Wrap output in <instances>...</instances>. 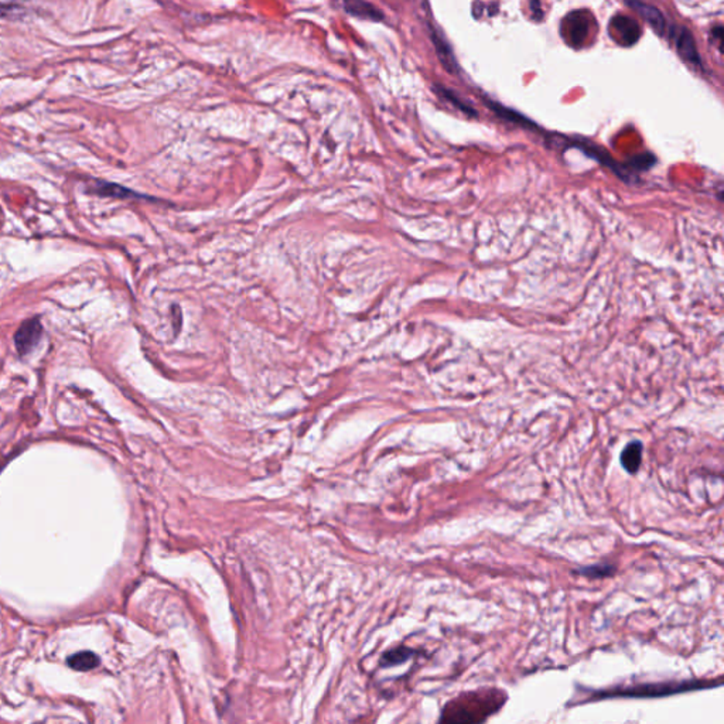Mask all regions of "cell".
<instances>
[{"label":"cell","mask_w":724,"mask_h":724,"mask_svg":"<svg viewBox=\"0 0 724 724\" xmlns=\"http://www.w3.org/2000/svg\"><path fill=\"white\" fill-rule=\"evenodd\" d=\"M655 164V157L651 155V153H644V155H640L637 157H634L630 163H626V168H629V172L633 174V172H642V170H646V168H649L651 166Z\"/></svg>","instance_id":"16"},{"label":"cell","mask_w":724,"mask_h":724,"mask_svg":"<svg viewBox=\"0 0 724 724\" xmlns=\"http://www.w3.org/2000/svg\"><path fill=\"white\" fill-rule=\"evenodd\" d=\"M670 34L675 40V44H677V50L681 57L696 67H702V58L697 52L696 41L692 32L688 30L685 26H675L672 27Z\"/></svg>","instance_id":"3"},{"label":"cell","mask_w":724,"mask_h":724,"mask_svg":"<svg viewBox=\"0 0 724 724\" xmlns=\"http://www.w3.org/2000/svg\"><path fill=\"white\" fill-rule=\"evenodd\" d=\"M577 574H582L585 577H590V578H602V577H609L614 573V566L611 565H594V566H587V567H583V569H578L576 570Z\"/></svg>","instance_id":"15"},{"label":"cell","mask_w":724,"mask_h":724,"mask_svg":"<svg viewBox=\"0 0 724 724\" xmlns=\"http://www.w3.org/2000/svg\"><path fill=\"white\" fill-rule=\"evenodd\" d=\"M626 6H630L638 14H641L646 20L651 29H653L658 36H664L666 33V20L658 8L653 5H648V3H642V2H626Z\"/></svg>","instance_id":"7"},{"label":"cell","mask_w":724,"mask_h":724,"mask_svg":"<svg viewBox=\"0 0 724 724\" xmlns=\"http://www.w3.org/2000/svg\"><path fill=\"white\" fill-rule=\"evenodd\" d=\"M429 26V33H430V40L434 45V50H436L438 56H439V60L440 63L443 64V67L446 68V71H449L450 74H458V64H457V60L454 57V53L451 50L450 44L447 43V40L444 38L443 33L439 32V29H436L433 26V24L429 21L427 23Z\"/></svg>","instance_id":"4"},{"label":"cell","mask_w":724,"mask_h":724,"mask_svg":"<svg viewBox=\"0 0 724 724\" xmlns=\"http://www.w3.org/2000/svg\"><path fill=\"white\" fill-rule=\"evenodd\" d=\"M611 27L614 33L618 36L617 41L626 47L635 44L638 38L641 37L640 24L629 16H624V14L614 16L611 20Z\"/></svg>","instance_id":"6"},{"label":"cell","mask_w":724,"mask_h":724,"mask_svg":"<svg viewBox=\"0 0 724 724\" xmlns=\"http://www.w3.org/2000/svg\"><path fill=\"white\" fill-rule=\"evenodd\" d=\"M486 105H488V106L495 112L497 116H499L501 119L506 120V122L515 124V125H518V126H522V128H525V129H530V131L536 128L535 124L532 122V120L528 119L526 116H523V115H521V113H518V112H515V111H512V109H508L506 106H502V105L498 104V102H494V101H490V100L486 98Z\"/></svg>","instance_id":"8"},{"label":"cell","mask_w":724,"mask_h":724,"mask_svg":"<svg viewBox=\"0 0 724 724\" xmlns=\"http://www.w3.org/2000/svg\"><path fill=\"white\" fill-rule=\"evenodd\" d=\"M41 331H43V327L38 319H32V320H27L26 323H23L14 337L17 351L21 355L30 352L37 346L40 337H41Z\"/></svg>","instance_id":"5"},{"label":"cell","mask_w":724,"mask_h":724,"mask_svg":"<svg viewBox=\"0 0 724 724\" xmlns=\"http://www.w3.org/2000/svg\"><path fill=\"white\" fill-rule=\"evenodd\" d=\"M67 664L76 670L87 672L100 665V658L96 657L91 651H82V653L74 654L71 658H68Z\"/></svg>","instance_id":"13"},{"label":"cell","mask_w":724,"mask_h":724,"mask_svg":"<svg viewBox=\"0 0 724 724\" xmlns=\"http://www.w3.org/2000/svg\"><path fill=\"white\" fill-rule=\"evenodd\" d=\"M414 654H415V651L407 648V646H396L394 649H389L388 653H385L382 655L381 665L382 666L400 665V664H405L406 661H409L410 658H412Z\"/></svg>","instance_id":"14"},{"label":"cell","mask_w":724,"mask_h":724,"mask_svg":"<svg viewBox=\"0 0 724 724\" xmlns=\"http://www.w3.org/2000/svg\"><path fill=\"white\" fill-rule=\"evenodd\" d=\"M434 92H436L440 98H443L444 101L450 102L451 105H454V108H457L458 111H462L463 113L468 115V116H477V111L470 105L467 104L466 101H463L460 96H458L454 91L443 87V85H434Z\"/></svg>","instance_id":"12"},{"label":"cell","mask_w":724,"mask_h":724,"mask_svg":"<svg viewBox=\"0 0 724 724\" xmlns=\"http://www.w3.org/2000/svg\"><path fill=\"white\" fill-rule=\"evenodd\" d=\"M17 9H21V6L13 3H0V17L12 16Z\"/></svg>","instance_id":"17"},{"label":"cell","mask_w":724,"mask_h":724,"mask_svg":"<svg viewBox=\"0 0 724 724\" xmlns=\"http://www.w3.org/2000/svg\"><path fill=\"white\" fill-rule=\"evenodd\" d=\"M642 443L635 440L625 446V449L621 453V466L624 470L630 474H635L641 466V458H642Z\"/></svg>","instance_id":"10"},{"label":"cell","mask_w":724,"mask_h":724,"mask_svg":"<svg viewBox=\"0 0 724 724\" xmlns=\"http://www.w3.org/2000/svg\"><path fill=\"white\" fill-rule=\"evenodd\" d=\"M721 679L716 681H708V679H692V681H669V682H646V683H635V685H626V686H614L610 689H601V690H591V697L587 699L585 702H596L602 701V699L609 697H635V699H651V697H665V696H673L679 693L686 692H694L701 689H709L714 686H720Z\"/></svg>","instance_id":"2"},{"label":"cell","mask_w":724,"mask_h":724,"mask_svg":"<svg viewBox=\"0 0 724 724\" xmlns=\"http://www.w3.org/2000/svg\"><path fill=\"white\" fill-rule=\"evenodd\" d=\"M91 191L95 194H100L102 197H113V199H140L139 194L135 191L125 188L119 184L106 183V181H96L92 184Z\"/></svg>","instance_id":"9"},{"label":"cell","mask_w":724,"mask_h":724,"mask_svg":"<svg viewBox=\"0 0 724 724\" xmlns=\"http://www.w3.org/2000/svg\"><path fill=\"white\" fill-rule=\"evenodd\" d=\"M344 9L347 13L357 16L359 19H367L372 21L383 20V13L378 8L367 2H346Z\"/></svg>","instance_id":"11"},{"label":"cell","mask_w":724,"mask_h":724,"mask_svg":"<svg viewBox=\"0 0 724 724\" xmlns=\"http://www.w3.org/2000/svg\"><path fill=\"white\" fill-rule=\"evenodd\" d=\"M506 694L501 689H481L462 693L447 702L439 724H482L505 703Z\"/></svg>","instance_id":"1"}]
</instances>
